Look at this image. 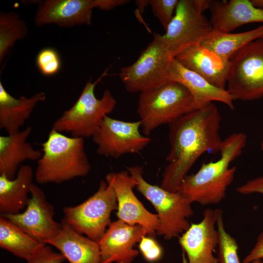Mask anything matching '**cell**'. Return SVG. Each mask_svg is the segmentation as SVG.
<instances>
[{
	"label": "cell",
	"instance_id": "obj_7",
	"mask_svg": "<svg viewBox=\"0 0 263 263\" xmlns=\"http://www.w3.org/2000/svg\"><path fill=\"white\" fill-rule=\"evenodd\" d=\"M210 0H179L166 33L160 35L164 47L173 58L192 46L201 44L212 30L204 15Z\"/></svg>",
	"mask_w": 263,
	"mask_h": 263
},
{
	"label": "cell",
	"instance_id": "obj_1",
	"mask_svg": "<svg viewBox=\"0 0 263 263\" xmlns=\"http://www.w3.org/2000/svg\"><path fill=\"white\" fill-rule=\"evenodd\" d=\"M221 116L210 103L169 124L170 150L160 187L176 192L183 178L196 160L206 152L220 151Z\"/></svg>",
	"mask_w": 263,
	"mask_h": 263
},
{
	"label": "cell",
	"instance_id": "obj_17",
	"mask_svg": "<svg viewBox=\"0 0 263 263\" xmlns=\"http://www.w3.org/2000/svg\"><path fill=\"white\" fill-rule=\"evenodd\" d=\"M169 81L183 85L191 94L196 110L201 109L213 101L225 104L234 109L236 99L226 89H222L212 85L200 75L183 66L175 58L169 69Z\"/></svg>",
	"mask_w": 263,
	"mask_h": 263
},
{
	"label": "cell",
	"instance_id": "obj_15",
	"mask_svg": "<svg viewBox=\"0 0 263 263\" xmlns=\"http://www.w3.org/2000/svg\"><path fill=\"white\" fill-rule=\"evenodd\" d=\"M146 235V229L141 225L119 220L111 222L98 242L101 263H132L138 254L134 245Z\"/></svg>",
	"mask_w": 263,
	"mask_h": 263
},
{
	"label": "cell",
	"instance_id": "obj_37",
	"mask_svg": "<svg viewBox=\"0 0 263 263\" xmlns=\"http://www.w3.org/2000/svg\"><path fill=\"white\" fill-rule=\"evenodd\" d=\"M251 263H263V261H262V259L258 260L252 262Z\"/></svg>",
	"mask_w": 263,
	"mask_h": 263
},
{
	"label": "cell",
	"instance_id": "obj_13",
	"mask_svg": "<svg viewBox=\"0 0 263 263\" xmlns=\"http://www.w3.org/2000/svg\"><path fill=\"white\" fill-rule=\"evenodd\" d=\"M105 179L115 192L118 220L129 225L142 226L150 236L156 232L159 225L158 215L149 212L136 197L133 191L136 180L129 171L111 172Z\"/></svg>",
	"mask_w": 263,
	"mask_h": 263
},
{
	"label": "cell",
	"instance_id": "obj_34",
	"mask_svg": "<svg viewBox=\"0 0 263 263\" xmlns=\"http://www.w3.org/2000/svg\"><path fill=\"white\" fill-rule=\"evenodd\" d=\"M135 3L141 12H143L145 7L150 4L149 0H137Z\"/></svg>",
	"mask_w": 263,
	"mask_h": 263
},
{
	"label": "cell",
	"instance_id": "obj_32",
	"mask_svg": "<svg viewBox=\"0 0 263 263\" xmlns=\"http://www.w3.org/2000/svg\"><path fill=\"white\" fill-rule=\"evenodd\" d=\"M236 191L243 195L254 193L263 195V175L248 180L238 187Z\"/></svg>",
	"mask_w": 263,
	"mask_h": 263
},
{
	"label": "cell",
	"instance_id": "obj_36",
	"mask_svg": "<svg viewBox=\"0 0 263 263\" xmlns=\"http://www.w3.org/2000/svg\"><path fill=\"white\" fill-rule=\"evenodd\" d=\"M182 257V263H188V259L186 257V254L183 251Z\"/></svg>",
	"mask_w": 263,
	"mask_h": 263
},
{
	"label": "cell",
	"instance_id": "obj_4",
	"mask_svg": "<svg viewBox=\"0 0 263 263\" xmlns=\"http://www.w3.org/2000/svg\"><path fill=\"white\" fill-rule=\"evenodd\" d=\"M195 110L189 91L173 81L140 93L137 108L142 132L147 136L160 126L169 125Z\"/></svg>",
	"mask_w": 263,
	"mask_h": 263
},
{
	"label": "cell",
	"instance_id": "obj_38",
	"mask_svg": "<svg viewBox=\"0 0 263 263\" xmlns=\"http://www.w3.org/2000/svg\"><path fill=\"white\" fill-rule=\"evenodd\" d=\"M261 149L262 150V151H263V141L262 143V144H261Z\"/></svg>",
	"mask_w": 263,
	"mask_h": 263
},
{
	"label": "cell",
	"instance_id": "obj_25",
	"mask_svg": "<svg viewBox=\"0 0 263 263\" xmlns=\"http://www.w3.org/2000/svg\"><path fill=\"white\" fill-rule=\"evenodd\" d=\"M44 244L33 238L0 215V246L1 248L27 261Z\"/></svg>",
	"mask_w": 263,
	"mask_h": 263
},
{
	"label": "cell",
	"instance_id": "obj_3",
	"mask_svg": "<svg viewBox=\"0 0 263 263\" xmlns=\"http://www.w3.org/2000/svg\"><path fill=\"white\" fill-rule=\"evenodd\" d=\"M41 146L43 153L35 172L38 184H60L90 172L84 138L68 137L52 129Z\"/></svg>",
	"mask_w": 263,
	"mask_h": 263
},
{
	"label": "cell",
	"instance_id": "obj_28",
	"mask_svg": "<svg viewBox=\"0 0 263 263\" xmlns=\"http://www.w3.org/2000/svg\"><path fill=\"white\" fill-rule=\"evenodd\" d=\"M36 64L40 72L45 76L56 75L61 65L58 53L52 48H45L40 51L36 58Z\"/></svg>",
	"mask_w": 263,
	"mask_h": 263
},
{
	"label": "cell",
	"instance_id": "obj_2",
	"mask_svg": "<svg viewBox=\"0 0 263 263\" xmlns=\"http://www.w3.org/2000/svg\"><path fill=\"white\" fill-rule=\"evenodd\" d=\"M246 140V135L242 132L233 133L223 140L220 158L203 164L195 173L186 175L177 191L191 204L207 206L219 203L234 179L236 168L230 167V164L241 154Z\"/></svg>",
	"mask_w": 263,
	"mask_h": 263
},
{
	"label": "cell",
	"instance_id": "obj_21",
	"mask_svg": "<svg viewBox=\"0 0 263 263\" xmlns=\"http://www.w3.org/2000/svg\"><path fill=\"white\" fill-rule=\"evenodd\" d=\"M32 131L28 126L14 133L0 136V175L13 179L22 162L40 158L41 152L27 141Z\"/></svg>",
	"mask_w": 263,
	"mask_h": 263
},
{
	"label": "cell",
	"instance_id": "obj_8",
	"mask_svg": "<svg viewBox=\"0 0 263 263\" xmlns=\"http://www.w3.org/2000/svg\"><path fill=\"white\" fill-rule=\"evenodd\" d=\"M173 58L164 47L160 34L155 33L137 60L120 69L119 77L129 93L154 89L169 81V69Z\"/></svg>",
	"mask_w": 263,
	"mask_h": 263
},
{
	"label": "cell",
	"instance_id": "obj_5",
	"mask_svg": "<svg viewBox=\"0 0 263 263\" xmlns=\"http://www.w3.org/2000/svg\"><path fill=\"white\" fill-rule=\"evenodd\" d=\"M108 70L96 81L90 80L86 83L77 100L54 122L52 129L69 133L72 137H92L104 118L113 111L116 105V100L109 90L104 91L100 99L94 94L96 85L108 75Z\"/></svg>",
	"mask_w": 263,
	"mask_h": 263
},
{
	"label": "cell",
	"instance_id": "obj_20",
	"mask_svg": "<svg viewBox=\"0 0 263 263\" xmlns=\"http://www.w3.org/2000/svg\"><path fill=\"white\" fill-rule=\"evenodd\" d=\"M61 229L45 244L58 249L69 263H101L98 243L74 230L63 218Z\"/></svg>",
	"mask_w": 263,
	"mask_h": 263
},
{
	"label": "cell",
	"instance_id": "obj_26",
	"mask_svg": "<svg viewBox=\"0 0 263 263\" xmlns=\"http://www.w3.org/2000/svg\"><path fill=\"white\" fill-rule=\"evenodd\" d=\"M28 30L25 21L17 13L0 14V62L1 63L15 42L24 38Z\"/></svg>",
	"mask_w": 263,
	"mask_h": 263
},
{
	"label": "cell",
	"instance_id": "obj_9",
	"mask_svg": "<svg viewBox=\"0 0 263 263\" xmlns=\"http://www.w3.org/2000/svg\"><path fill=\"white\" fill-rule=\"evenodd\" d=\"M115 209L117 202L114 189L101 181L96 192L87 200L64 207V219L75 231L98 242L111 224V214Z\"/></svg>",
	"mask_w": 263,
	"mask_h": 263
},
{
	"label": "cell",
	"instance_id": "obj_6",
	"mask_svg": "<svg viewBox=\"0 0 263 263\" xmlns=\"http://www.w3.org/2000/svg\"><path fill=\"white\" fill-rule=\"evenodd\" d=\"M135 179V188L155 208L159 220L156 233L165 239L179 237L190 226L188 219L193 214L191 203L178 191L170 192L152 185L143 177V167H127Z\"/></svg>",
	"mask_w": 263,
	"mask_h": 263
},
{
	"label": "cell",
	"instance_id": "obj_29",
	"mask_svg": "<svg viewBox=\"0 0 263 263\" xmlns=\"http://www.w3.org/2000/svg\"><path fill=\"white\" fill-rule=\"evenodd\" d=\"M179 0H149L153 15L166 30L174 14Z\"/></svg>",
	"mask_w": 263,
	"mask_h": 263
},
{
	"label": "cell",
	"instance_id": "obj_30",
	"mask_svg": "<svg viewBox=\"0 0 263 263\" xmlns=\"http://www.w3.org/2000/svg\"><path fill=\"white\" fill-rule=\"evenodd\" d=\"M65 260L61 253L53 251L50 245L44 244L26 261L27 263H62Z\"/></svg>",
	"mask_w": 263,
	"mask_h": 263
},
{
	"label": "cell",
	"instance_id": "obj_14",
	"mask_svg": "<svg viewBox=\"0 0 263 263\" xmlns=\"http://www.w3.org/2000/svg\"><path fill=\"white\" fill-rule=\"evenodd\" d=\"M202 220L191 224L179 236V243L188 263H219L214 255L218 246L219 236L216 227L217 210L205 209Z\"/></svg>",
	"mask_w": 263,
	"mask_h": 263
},
{
	"label": "cell",
	"instance_id": "obj_19",
	"mask_svg": "<svg viewBox=\"0 0 263 263\" xmlns=\"http://www.w3.org/2000/svg\"><path fill=\"white\" fill-rule=\"evenodd\" d=\"M209 9L213 29L230 32L247 23L263 22V10L250 0H211Z\"/></svg>",
	"mask_w": 263,
	"mask_h": 263
},
{
	"label": "cell",
	"instance_id": "obj_23",
	"mask_svg": "<svg viewBox=\"0 0 263 263\" xmlns=\"http://www.w3.org/2000/svg\"><path fill=\"white\" fill-rule=\"evenodd\" d=\"M44 92H38L30 97H13L0 81V128L8 134L20 131L37 105L46 99Z\"/></svg>",
	"mask_w": 263,
	"mask_h": 263
},
{
	"label": "cell",
	"instance_id": "obj_11",
	"mask_svg": "<svg viewBox=\"0 0 263 263\" xmlns=\"http://www.w3.org/2000/svg\"><path fill=\"white\" fill-rule=\"evenodd\" d=\"M140 121L127 122L106 116L92 136L97 146V153L106 157L118 158L127 153H138L151 139L142 135Z\"/></svg>",
	"mask_w": 263,
	"mask_h": 263
},
{
	"label": "cell",
	"instance_id": "obj_31",
	"mask_svg": "<svg viewBox=\"0 0 263 263\" xmlns=\"http://www.w3.org/2000/svg\"><path fill=\"white\" fill-rule=\"evenodd\" d=\"M139 248L144 258L154 262L161 259L163 254L161 246L153 238L144 236L139 242Z\"/></svg>",
	"mask_w": 263,
	"mask_h": 263
},
{
	"label": "cell",
	"instance_id": "obj_18",
	"mask_svg": "<svg viewBox=\"0 0 263 263\" xmlns=\"http://www.w3.org/2000/svg\"><path fill=\"white\" fill-rule=\"evenodd\" d=\"M175 58L212 85L226 89L229 60L221 58L202 44L188 48Z\"/></svg>",
	"mask_w": 263,
	"mask_h": 263
},
{
	"label": "cell",
	"instance_id": "obj_24",
	"mask_svg": "<svg viewBox=\"0 0 263 263\" xmlns=\"http://www.w3.org/2000/svg\"><path fill=\"white\" fill-rule=\"evenodd\" d=\"M263 38V25L249 31L231 33L213 29L202 45L222 58L229 60L252 41Z\"/></svg>",
	"mask_w": 263,
	"mask_h": 263
},
{
	"label": "cell",
	"instance_id": "obj_35",
	"mask_svg": "<svg viewBox=\"0 0 263 263\" xmlns=\"http://www.w3.org/2000/svg\"><path fill=\"white\" fill-rule=\"evenodd\" d=\"M250 1L254 7L263 10V0H250Z\"/></svg>",
	"mask_w": 263,
	"mask_h": 263
},
{
	"label": "cell",
	"instance_id": "obj_22",
	"mask_svg": "<svg viewBox=\"0 0 263 263\" xmlns=\"http://www.w3.org/2000/svg\"><path fill=\"white\" fill-rule=\"evenodd\" d=\"M35 173L29 165H21L13 179L0 175L1 215L16 214L26 207Z\"/></svg>",
	"mask_w": 263,
	"mask_h": 263
},
{
	"label": "cell",
	"instance_id": "obj_12",
	"mask_svg": "<svg viewBox=\"0 0 263 263\" xmlns=\"http://www.w3.org/2000/svg\"><path fill=\"white\" fill-rule=\"evenodd\" d=\"M30 194L31 197L23 212L1 216L33 238L45 243L58 235L61 224L54 220V207L47 201L41 189L33 183Z\"/></svg>",
	"mask_w": 263,
	"mask_h": 263
},
{
	"label": "cell",
	"instance_id": "obj_10",
	"mask_svg": "<svg viewBox=\"0 0 263 263\" xmlns=\"http://www.w3.org/2000/svg\"><path fill=\"white\" fill-rule=\"evenodd\" d=\"M226 87L236 100L263 96V38L250 42L229 59Z\"/></svg>",
	"mask_w": 263,
	"mask_h": 263
},
{
	"label": "cell",
	"instance_id": "obj_27",
	"mask_svg": "<svg viewBox=\"0 0 263 263\" xmlns=\"http://www.w3.org/2000/svg\"><path fill=\"white\" fill-rule=\"evenodd\" d=\"M217 209L216 227L219 236L218 246L219 263H240L238 244L235 239L225 229L223 210Z\"/></svg>",
	"mask_w": 263,
	"mask_h": 263
},
{
	"label": "cell",
	"instance_id": "obj_16",
	"mask_svg": "<svg viewBox=\"0 0 263 263\" xmlns=\"http://www.w3.org/2000/svg\"><path fill=\"white\" fill-rule=\"evenodd\" d=\"M101 0H46L40 2L35 17L37 26L55 24L62 27L90 25L93 9Z\"/></svg>",
	"mask_w": 263,
	"mask_h": 263
},
{
	"label": "cell",
	"instance_id": "obj_33",
	"mask_svg": "<svg viewBox=\"0 0 263 263\" xmlns=\"http://www.w3.org/2000/svg\"><path fill=\"white\" fill-rule=\"evenodd\" d=\"M263 259V231L258 236L256 242L249 253L244 258L242 263H251Z\"/></svg>",
	"mask_w": 263,
	"mask_h": 263
}]
</instances>
